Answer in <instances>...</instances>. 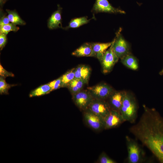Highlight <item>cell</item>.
I'll return each mask as SVG.
<instances>
[{"instance_id":"6da1fadb","label":"cell","mask_w":163,"mask_h":163,"mask_svg":"<svg viewBox=\"0 0 163 163\" xmlns=\"http://www.w3.org/2000/svg\"><path fill=\"white\" fill-rule=\"evenodd\" d=\"M129 131L163 163V117L154 109L144 107V111L138 122Z\"/></svg>"},{"instance_id":"7a4b0ae2","label":"cell","mask_w":163,"mask_h":163,"mask_svg":"<svg viewBox=\"0 0 163 163\" xmlns=\"http://www.w3.org/2000/svg\"><path fill=\"white\" fill-rule=\"evenodd\" d=\"M120 112L125 121L131 123L135 122L137 117V106L135 98L130 94L124 93Z\"/></svg>"},{"instance_id":"3957f363","label":"cell","mask_w":163,"mask_h":163,"mask_svg":"<svg viewBox=\"0 0 163 163\" xmlns=\"http://www.w3.org/2000/svg\"><path fill=\"white\" fill-rule=\"evenodd\" d=\"M128 163H141L145 161V153L137 141L128 136L125 137Z\"/></svg>"},{"instance_id":"277c9868","label":"cell","mask_w":163,"mask_h":163,"mask_svg":"<svg viewBox=\"0 0 163 163\" xmlns=\"http://www.w3.org/2000/svg\"><path fill=\"white\" fill-rule=\"evenodd\" d=\"M83 113L85 122L92 129L99 131L104 129V118L88 109L84 111Z\"/></svg>"},{"instance_id":"5b68a950","label":"cell","mask_w":163,"mask_h":163,"mask_svg":"<svg viewBox=\"0 0 163 163\" xmlns=\"http://www.w3.org/2000/svg\"><path fill=\"white\" fill-rule=\"evenodd\" d=\"M119 59L114 53L111 45L98 59L103 72L106 73L110 72Z\"/></svg>"},{"instance_id":"8992f818","label":"cell","mask_w":163,"mask_h":163,"mask_svg":"<svg viewBox=\"0 0 163 163\" xmlns=\"http://www.w3.org/2000/svg\"><path fill=\"white\" fill-rule=\"evenodd\" d=\"M94 99L105 100L108 98L113 92L112 88L104 83L98 84L87 88Z\"/></svg>"},{"instance_id":"52a82bcc","label":"cell","mask_w":163,"mask_h":163,"mask_svg":"<svg viewBox=\"0 0 163 163\" xmlns=\"http://www.w3.org/2000/svg\"><path fill=\"white\" fill-rule=\"evenodd\" d=\"M72 99L75 104L79 109L84 111L88 109L94 98L87 89L82 90L72 94Z\"/></svg>"},{"instance_id":"ba28073f","label":"cell","mask_w":163,"mask_h":163,"mask_svg":"<svg viewBox=\"0 0 163 163\" xmlns=\"http://www.w3.org/2000/svg\"><path fill=\"white\" fill-rule=\"evenodd\" d=\"M88 109L104 118L109 113L111 109L109 104L105 100L94 99Z\"/></svg>"},{"instance_id":"9c48e42d","label":"cell","mask_w":163,"mask_h":163,"mask_svg":"<svg viewBox=\"0 0 163 163\" xmlns=\"http://www.w3.org/2000/svg\"><path fill=\"white\" fill-rule=\"evenodd\" d=\"M104 129L113 128L125 122L119 111L111 109L104 118Z\"/></svg>"},{"instance_id":"30bf717a","label":"cell","mask_w":163,"mask_h":163,"mask_svg":"<svg viewBox=\"0 0 163 163\" xmlns=\"http://www.w3.org/2000/svg\"><path fill=\"white\" fill-rule=\"evenodd\" d=\"M113 50L119 58H121L128 54V44L119 33H118L112 45Z\"/></svg>"},{"instance_id":"8fae6325","label":"cell","mask_w":163,"mask_h":163,"mask_svg":"<svg viewBox=\"0 0 163 163\" xmlns=\"http://www.w3.org/2000/svg\"><path fill=\"white\" fill-rule=\"evenodd\" d=\"M92 11L96 13L105 12L113 13H125L124 11L113 7L108 0H96Z\"/></svg>"},{"instance_id":"7c38bea8","label":"cell","mask_w":163,"mask_h":163,"mask_svg":"<svg viewBox=\"0 0 163 163\" xmlns=\"http://www.w3.org/2000/svg\"><path fill=\"white\" fill-rule=\"evenodd\" d=\"M61 10L62 8L58 6L57 10L53 12L49 18L47 22V26L49 29L62 28Z\"/></svg>"},{"instance_id":"4fadbf2b","label":"cell","mask_w":163,"mask_h":163,"mask_svg":"<svg viewBox=\"0 0 163 163\" xmlns=\"http://www.w3.org/2000/svg\"><path fill=\"white\" fill-rule=\"evenodd\" d=\"M124 93L120 91L113 92L111 94L108 98L109 99V103L108 104L111 109L120 112Z\"/></svg>"},{"instance_id":"5bb4252c","label":"cell","mask_w":163,"mask_h":163,"mask_svg":"<svg viewBox=\"0 0 163 163\" xmlns=\"http://www.w3.org/2000/svg\"><path fill=\"white\" fill-rule=\"evenodd\" d=\"M91 73V69L85 65H79L75 68V78L82 80L86 84L88 82Z\"/></svg>"},{"instance_id":"9a60e30c","label":"cell","mask_w":163,"mask_h":163,"mask_svg":"<svg viewBox=\"0 0 163 163\" xmlns=\"http://www.w3.org/2000/svg\"><path fill=\"white\" fill-rule=\"evenodd\" d=\"M113 41L107 43H92L91 45L93 56L98 59L112 45Z\"/></svg>"},{"instance_id":"2e32d148","label":"cell","mask_w":163,"mask_h":163,"mask_svg":"<svg viewBox=\"0 0 163 163\" xmlns=\"http://www.w3.org/2000/svg\"><path fill=\"white\" fill-rule=\"evenodd\" d=\"M72 54L77 57H92V50L91 43H84L73 52Z\"/></svg>"},{"instance_id":"e0dca14e","label":"cell","mask_w":163,"mask_h":163,"mask_svg":"<svg viewBox=\"0 0 163 163\" xmlns=\"http://www.w3.org/2000/svg\"><path fill=\"white\" fill-rule=\"evenodd\" d=\"M86 84H87L84 81L75 78L69 84L67 87L72 95L81 91Z\"/></svg>"},{"instance_id":"ac0fdd59","label":"cell","mask_w":163,"mask_h":163,"mask_svg":"<svg viewBox=\"0 0 163 163\" xmlns=\"http://www.w3.org/2000/svg\"><path fill=\"white\" fill-rule=\"evenodd\" d=\"M121 59L122 63L127 67L134 70L138 69V62L136 59L132 55L127 54Z\"/></svg>"},{"instance_id":"d6986e66","label":"cell","mask_w":163,"mask_h":163,"mask_svg":"<svg viewBox=\"0 0 163 163\" xmlns=\"http://www.w3.org/2000/svg\"><path fill=\"white\" fill-rule=\"evenodd\" d=\"M51 88L48 83L42 85L32 91L29 94L30 97L39 96L49 93Z\"/></svg>"},{"instance_id":"ffe728a7","label":"cell","mask_w":163,"mask_h":163,"mask_svg":"<svg viewBox=\"0 0 163 163\" xmlns=\"http://www.w3.org/2000/svg\"><path fill=\"white\" fill-rule=\"evenodd\" d=\"M6 11L10 23L15 25H24L26 24V22L21 18L15 11L8 9H6Z\"/></svg>"},{"instance_id":"44dd1931","label":"cell","mask_w":163,"mask_h":163,"mask_svg":"<svg viewBox=\"0 0 163 163\" xmlns=\"http://www.w3.org/2000/svg\"><path fill=\"white\" fill-rule=\"evenodd\" d=\"M90 19H88L87 17H83L72 19L69 23L68 25L64 28L67 30L70 28H77L88 23Z\"/></svg>"},{"instance_id":"7402d4cb","label":"cell","mask_w":163,"mask_h":163,"mask_svg":"<svg viewBox=\"0 0 163 163\" xmlns=\"http://www.w3.org/2000/svg\"><path fill=\"white\" fill-rule=\"evenodd\" d=\"M75 68L66 72L61 76V87H67L69 84L75 78Z\"/></svg>"},{"instance_id":"603a6c76","label":"cell","mask_w":163,"mask_h":163,"mask_svg":"<svg viewBox=\"0 0 163 163\" xmlns=\"http://www.w3.org/2000/svg\"><path fill=\"white\" fill-rule=\"evenodd\" d=\"M19 29V27L10 23L0 26V33L7 35L11 31L17 32Z\"/></svg>"},{"instance_id":"cb8c5ba5","label":"cell","mask_w":163,"mask_h":163,"mask_svg":"<svg viewBox=\"0 0 163 163\" xmlns=\"http://www.w3.org/2000/svg\"><path fill=\"white\" fill-rule=\"evenodd\" d=\"M5 78L0 77V94H9L8 90L11 87L16 85H15L9 84L7 83Z\"/></svg>"},{"instance_id":"d4e9b609","label":"cell","mask_w":163,"mask_h":163,"mask_svg":"<svg viewBox=\"0 0 163 163\" xmlns=\"http://www.w3.org/2000/svg\"><path fill=\"white\" fill-rule=\"evenodd\" d=\"M98 163H116V161L109 157L104 152L100 155L97 161Z\"/></svg>"},{"instance_id":"484cf974","label":"cell","mask_w":163,"mask_h":163,"mask_svg":"<svg viewBox=\"0 0 163 163\" xmlns=\"http://www.w3.org/2000/svg\"><path fill=\"white\" fill-rule=\"evenodd\" d=\"M48 84L51 88V91L61 88V76L58 78L49 82Z\"/></svg>"},{"instance_id":"4316f807","label":"cell","mask_w":163,"mask_h":163,"mask_svg":"<svg viewBox=\"0 0 163 163\" xmlns=\"http://www.w3.org/2000/svg\"><path fill=\"white\" fill-rule=\"evenodd\" d=\"M0 76L5 78L8 77H13L14 76V75L13 73L6 70L3 67L1 63L0 64Z\"/></svg>"},{"instance_id":"83f0119b","label":"cell","mask_w":163,"mask_h":163,"mask_svg":"<svg viewBox=\"0 0 163 163\" xmlns=\"http://www.w3.org/2000/svg\"><path fill=\"white\" fill-rule=\"evenodd\" d=\"M6 34L0 33V49L1 50L5 46L7 42Z\"/></svg>"},{"instance_id":"f1b7e54d","label":"cell","mask_w":163,"mask_h":163,"mask_svg":"<svg viewBox=\"0 0 163 163\" xmlns=\"http://www.w3.org/2000/svg\"><path fill=\"white\" fill-rule=\"evenodd\" d=\"M10 23L8 16L5 14L2 15L0 19V26Z\"/></svg>"},{"instance_id":"f546056e","label":"cell","mask_w":163,"mask_h":163,"mask_svg":"<svg viewBox=\"0 0 163 163\" xmlns=\"http://www.w3.org/2000/svg\"><path fill=\"white\" fill-rule=\"evenodd\" d=\"M6 1V0H0V5L1 6H2Z\"/></svg>"},{"instance_id":"4dcf8cb0","label":"cell","mask_w":163,"mask_h":163,"mask_svg":"<svg viewBox=\"0 0 163 163\" xmlns=\"http://www.w3.org/2000/svg\"><path fill=\"white\" fill-rule=\"evenodd\" d=\"M159 74L160 75H162L163 74V69L160 72Z\"/></svg>"},{"instance_id":"1f68e13d","label":"cell","mask_w":163,"mask_h":163,"mask_svg":"<svg viewBox=\"0 0 163 163\" xmlns=\"http://www.w3.org/2000/svg\"><path fill=\"white\" fill-rule=\"evenodd\" d=\"M7 0H6V1H7Z\"/></svg>"}]
</instances>
